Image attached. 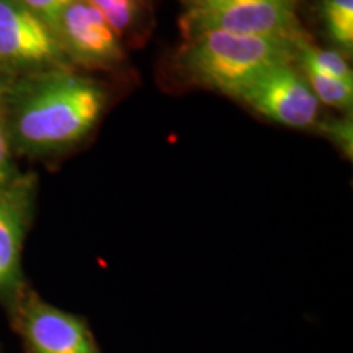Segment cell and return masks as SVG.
<instances>
[{
  "label": "cell",
  "instance_id": "obj_1",
  "mask_svg": "<svg viewBox=\"0 0 353 353\" xmlns=\"http://www.w3.org/2000/svg\"><path fill=\"white\" fill-rule=\"evenodd\" d=\"M108 95L94 79L54 70L28 85L12 113V139L21 151L59 152L90 134Z\"/></svg>",
  "mask_w": 353,
  "mask_h": 353
},
{
  "label": "cell",
  "instance_id": "obj_2",
  "mask_svg": "<svg viewBox=\"0 0 353 353\" xmlns=\"http://www.w3.org/2000/svg\"><path fill=\"white\" fill-rule=\"evenodd\" d=\"M301 38L200 32L188 37L183 68L200 85L237 99L263 72L293 63Z\"/></svg>",
  "mask_w": 353,
  "mask_h": 353
},
{
  "label": "cell",
  "instance_id": "obj_3",
  "mask_svg": "<svg viewBox=\"0 0 353 353\" xmlns=\"http://www.w3.org/2000/svg\"><path fill=\"white\" fill-rule=\"evenodd\" d=\"M183 23L187 37L208 30L260 37H303L296 0H200Z\"/></svg>",
  "mask_w": 353,
  "mask_h": 353
},
{
  "label": "cell",
  "instance_id": "obj_4",
  "mask_svg": "<svg viewBox=\"0 0 353 353\" xmlns=\"http://www.w3.org/2000/svg\"><path fill=\"white\" fill-rule=\"evenodd\" d=\"M237 99L268 120L290 128H312L319 118V100L291 63L263 72Z\"/></svg>",
  "mask_w": 353,
  "mask_h": 353
},
{
  "label": "cell",
  "instance_id": "obj_5",
  "mask_svg": "<svg viewBox=\"0 0 353 353\" xmlns=\"http://www.w3.org/2000/svg\"><path fill=\"white\" fill-rule=\"evenodd\" d=\"M50 25L20 0H0V68L33 70L63 59Z\"/></svg>",
  "mask_w": 353,
  "mask_h": 353
},
{
  "label": "cell",
  "instance_id": "obj_6",
  "mask_svg": "<svg viewBox=\"0 0 353 353\" xmlns=\"http://www.w3.org/2000/svg\"><path fill=\"white\" fill-rule=\"evenodd\" d=\"M52 32L63 54L79 64L110 69L123 63L121 39L88 0H74L57 17Z\"/></svg>",
  "mask_w": 353,
  "mask_h": 353
},
{
  "label": "cell",
  "instance_id": "obj_7",
  "mask_svg": "<svg viewBox=\"0 0 353 353\" xmlns=\"http://www.w3.org/2000/svg\"><path fill=\"white\" fill-rule=\"evenodd\" d=\"M19 327L32 353H100L85 322L33 294L19 307Z\"/></svg>",
  "mask_w": 353,
  "mask_h": 353
},
{
  "label": "cell",
  "instance_id": "obj_8",
  "mask_svg": "<svg viewBox=\"0 0 353 353\" xmlns=\"http://www.w3.org/2000/svg\"><path fill=\"white\" fill-rule=\"evenodd\" d=\"M28 211V190L12 187L0 192V293H10L20 285Z\"/></svg>",
  "mask_w": 353,
  "mask_h": 353
},
{
  "label": "cell",
  "instance_id": "obj_9",
  "mask_svg": "<svg viewBox=\"0 0 353 353\" xmlns=\"http://www.w3.org/2000/svg\"><path fill=\"white\" fill-rule=\"evenodd\" d=\"M296 59H299L303 68L319 70V72L327 74V76L353 82L350 64L347 63L345 56L334 50L330 51L316 48L314 44L309 43L306 38L299 39Z\"/></svg>",
  "mask_w": 353,
  "mask_h": 353
},
{
  "label": "cell",
  "instance_id": "obj_10",
  "mask_svg": "<svg viewBox=\"0 0 353 353\" xmlns=\"http://www.w3.org/2000/svg\"><path fill=\"white\" fill-rule=\"evenodd\" d=\"M303 74L314 92L319 103H325L329 107L347 110L353 103V82L342 81V79L327 76L319 70L303 68Z\"/></svg>",
  "mask_w": 353,
  "mask_h": 353
},
{
  "label": "cell",
  "instance_id": "obj_11",
  "mask_svg": "<svg viewBox=\"0 0 353 353\" xmlns=\"http://www.w3.org/2000/svg\"><path fill=\"white\" fill-rule=\"evenodd\" d=\"M322 20L330 39L343 51L353 48V0H322Z\"/></svg>",
  "mask_w": 353,
  "mask_h": 353
},
{
  "label": "cell",
  "instance_id": "obj_12",
  "mask_svg": "<svg viewBox=\"0 0 353 353\" xmlns=\"http://www.w3.org/2000/svg\"><path fill=\"white\" fill-rule=\"evenodd\" d=\"M99 10L120 39L134 30L143 19V0H88Z\"/></svg>",
  "mask_w": 353,
  "mask_h": 353
},
{
  "label": "cell",
  "instance_id": "obj_13",
  "mask_svg": "<svg viewBox=\"0 0 353 353\" xmlns=\"http://www.w3.org/2000/svg\"><path fill=\"white\" fill-rule=\"evenodd\" d=\"M25 7H28L30 10L37 13L38 17L46 21L48 25L54 26L57 17L61 15V12L69 6L74 0H20Z\"/></svg>",
  "mask_w": 353,
  "mask_h": 353
},
{
  "label": "cell",
  "instance_id": "obj_14",
  "mask_svg": "<svg viewBox=\"0 0 353 353\" xmlns=\"http://www.w3.org/2000/svg\"><path fill=\"white\" fill-rule=\"evenodd\" d=\"M325 132L343 149V152H352V123L347 120L332 121L324 128Z\"/></svg>",
  "mask_w": 353,
  "mask_h": 353
},
{
  "label": "cell",
  "instance_id": "obj_15",
  "mask_svg": "<svg viewBox=\"0 0 353 353\" xmlns=\"http://www.w3.org/2000/svg\"><path fill=\"white\" fill-rule=\"evenodd\" d=\"M10 176V145L2 118H0V190L7 187Z\"/></svg>",
  "mask_w": 353,
  "mask_h": 353
},
{
  "label": "cell",
  "instance_id": "obj_16",
  "mask_svg": "<svg viewBox=\"0 0 353 353\" xmlns=\"http://www.w3.org/2000/svg\"><path fill=\"white\" fill-rule=\"evenodd\" d=\"M196 2H200V0H195V3H196Z\"/></svg>",
  "mask_w": 353,
  "mask_h": 353
},
{
  "label": "cell",
  "instance_id": "obj_17",
  "mask_svg": "<svg viewBox=\"0 0 353 353\" xmlns=\"http://www.w3.org/2000/svg\"><path fill=\"white\" fill-rule=\"evenodd\" d=\"M0 192H2V190H0Z\"/></svg>",
  "mask_w": 353,
  "mask_h": 353
}]
</instances>
